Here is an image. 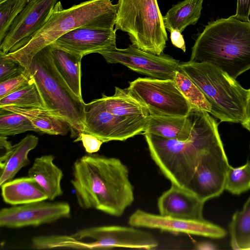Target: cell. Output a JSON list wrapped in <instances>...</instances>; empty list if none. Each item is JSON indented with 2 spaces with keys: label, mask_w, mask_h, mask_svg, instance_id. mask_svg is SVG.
I'll list each match as a JSON object with an SVG mask.
<instances>
[{
  "label": "cell",
  "mask_w": 250,
  "mask_h": 250,
  "mask_svg": "<svg viewBox=\"0 0 250 250\" xmlns=\"http://www.w3.org/2000/svg\"><path fill=\"white\" fill-rule=\"evenodd\" d=\"M71 183L83 209L119 217L134 200L128 168L116 158L89 154L77 159Z\"/></svg>",
  "instance_id": "6da1fadb"
},
{
  "label": "cell",
  "mask_w": 250,
  "mask_h": 250,
  "mask_svg": "<svg viewBox=\"0 0 250 250\" xmlns=\"http://www.w3.org/2000/svg\"><path fill=\"white\" fill-rule=\"evenodd\" d=\"M190 136L185 141L145 134L151 158L171 183L186 187L202 157L223 147L218 123L209 113L193 108Z\"/></svg>",
  "instance_id": "7a4b0ae2"
},
{
  "label": "cell",
  "mask_w": 250,
  "mask_h": 250,
  "mask_svg": "<svg viewBox=\"0 0 250 250\" xmlns=\"http://www.w3.org/2000/svg\"><path fill=\"white\" fill-rule=\"evenodd\" d=\"M189 61L211 63L236 79L250 69V21L233 15L208 22L196 39Z\"/></svg>",
  "instance_id": "3957f363"
},
{
  "label": "cell",
  "mask_w": 250,
  "mask_h": 250,
  "mask_svg": "<svg viewBox=\"0 0 250 250\" xmlns=\"http://www.w3.org/2000/svg\"><path fill=\"white\" fill-rule=\"evenodd\" d=\"M117 7L112 0H89L63 9L58 1L45 24L31 40L16 51L5 53V56L17 62L31 59L42 48L76 28L114 29Z\"/></svg>",
  "instance_id": "277c9868"
},
{
  "label": "cell",
  "mask_w": 250,
  "mask_h": 250,
  "mask_svg": "<svg viewBox=\"0 0 250 250\" xmlns=\"http://www.w3.org/2000/svg\"><path fill=\"white\" fill-rule=\"evenodd\" d=\"M18 63L29 73L45 108L65 120L70 127L71 137L76 138L84 129L85 103L73 93L57 70L50 45Z\"/></svg>",
  "instance_id": "5b68a950"
},
{
  "label": "cell",
  "mask_w": 250,
  "mask_h": 250,
  "mask_svg": "<svg viewBox=\"0 0 250 250\" xmlns=\"http://www.w3.org/2000/svg\"><path fill=\"white\" fill-rule=\"evenodd\" d=\"M179 66L203 93L211 106L210 114L220 122L243 123L248 89L216 66L188 61Z\"/></svg>",
  "instance_id": "8992f818"
},
{
  "label": "cell",
  "mask_w": 250,
  "mask_h": 250,
  "mask_svg": "<svg viewBox=\"0 0 250 250\" xmlns=\"http://www.w3.org/2000/svg\"><path fill=\"white\" fill-rule=\"evenodd\" d=\"M116 31L126 32L139 49L161 55L167 36L157 0H118Z\"/></svg>",
  "instance_id": "52a82bcc"
},
{
  "label": "cell",
  "mask_w": 250,
  "mask_h": 250,
  "mask_svg": "<svg viewBox=\"0 0 250 250\" xmlns=\"http://www.w3.org/2000/svg\"><path fill=\"white\" fill-rule=\"evenodd\" d=\"M127 89L150 115L184 117L194 108L173 79L139 78L130 82Z\"/></svg>",
  "instance_id": "ba28073f"
},
{
  "label": "cell",
  "mask_w": 250,
  "mask_h": 250,
  "mask_svg": "<svg viewBox=\"0 0 250 250\" xmlns=\"http://www.w3.org/2000/svg\"><path fill=\"white\" fill-rule=\"evenodd\" d=\"M147 119H135L115 115L108 112L101 98L85 104L84 129L103 143L125 141L144 133Z\"/></svg>",
  "instance_id": "9c48e42d"
},
{
  "label": "cell",
  "mask_w": 250,
  "mask_h": 250,
  "mask_svg": "<svg viewBox=\"0 0 250 250\" xmlns=\"http://www.w3.org/2000/svg\"><path fill=\"white\" fill-rule=\"evenodd\" d=\"M109 63H120L139 73L159 79H173L179 62L172 57L144 51L133 44L126 48L116 46L98 53Z\"/></svg>",
  "instance_id": "30bf717a"
},
{
  "label": "cell",
  "mask_w": 250,
  "mask_h": 250,
  "mask_svg": "<svg viewBox=\"0 0 250 250\" xmlns=\"http://www.w3.org/2000/svg\"><path fill=\"white\" fill-rule=\"evenodd\" d=\"M83 239L92 250H106L114 248L151 250L158 242L150 233L131 227L104 226L84 229Z\"/></svg>",
  "instance_id": "8fae6325"
},
{
  "label": "cell",
  "mask_w": 250,
  "mask_h": 250,
  "mask_svg": "<svg viewBox=\"0 0 250 250\" xmlns=\"http://www.w3.org/2000/svg\"><path fill=\"white\" fill-rule=\"evenodd\" d=\"M58 0H29L0 43L7 54L25 45L45 24Z\"/></svg>",
  "instance_id": "7c38bea8"
},
{
  "label": "cell",
  "mask_w": 250,
  "mask_h": 250,
  "mask_svg": "<svg viewBox=\"0 0 250 250\" xmlns=\"http://www.w3.org/2000/svg\"><path fill=\"white\" fill-rule=\"evenodd\" d=\"M70 214L67 202L37 201L2 208L0 226L11 229L38 227L69 218Z\"/></svg>",
  "instance_id": "4fadbf2b"
},
{
  "label": "cell",
  "mask_w": 250,
  "mask_h": 250,
  "mask_svg": "<svg viewBox=\"0 0 250 250\" xmlns=\"http://www.w3.org/2000/svg\"><path fill=\"white\" fill-rule=\"evenodd\" d=\"M229 166L224 146L212 150L201 159L186 187L205 202L218 197L225 190L226 172Z\"/></svg>",
  "instance_id": "5bb4252c"
},
{
  "label": "cell",
  "mask_w": 250,
  "mask_h": 250,
  "mask_svg": "<svg viewBox=\"0 0 250 250\" xmlns=\"http://www.w3.org/2000/svg\"><path fill=\"white\" fill-rule=\"evenodd\" d=\"M128 223L130 226L134 227L158 229L212 238H221L227 234L222 228L205 220L180 219L153 214L140 209L129 216Z\"/></svg>",
  "instance_id": "9a60e30c"
},
{
  "label": "cell",
  "mask_w": 250,
  "mask_h": 250,
  "mask_svg": "<svg viewBox=\"0 0 250 250\" xmlns=\"http://www.w3.org/2000/svg\"><path fill=\"white\" fill-rule=\"evenodd\" d=\"M116 31L114 29L80 27L64 34L54 42L63 49L83 57L116 46Z\"/></svg>",
  "instance_id": "2e32d148"
},
{
  "label": "cell",
  "mask_w": 250,
  "mask_h": 250,
  "mask_svg": "<svg viewBox=\"0 0 250 250\" xmlns=\"http://www.w3.org/2000/svg\"><path fill=\"white\" fill-rule=\"evenodd\" d=\"M205 203L188 188L171 183L170 188L159 197L157 206L161 215L203 220Z\"/></svg>",
  "instance_id": "e0dca14e"
},
{
  "label": "cell",
  "mask_w": 250,
  "mask_h": 250,
  "mask_svg": "<svg viewBox=\"0 0 250 250\" xmlns=\"http://www.w3.org/2000/svg\"><path fill=\"white\" fill-rule=\"evenodd\" d=\"M192 128L193 121L190 112L184 117L149 115L144 134L185 141L190 136Z\"/></svg>",
  "instance_id": "ac0fdd59"
},
{
  "label": "cell",
  "mask_w": 250,
  "mask_h": 250,
  "mask_svg": "<svg viewBox=\"0 0 250 250\" xmlns=\"http://www.w3.org/2000/svg\"><path fill=\"white\" fill-rule=\"evenodd\" d=\"M54 158L52 155L37 157L28 171V176L35 179L50 200L63 193L61 185L63 172L53 163Z\"/></svg>",
  "instance_id": "d6986e66"
},
{
  "label": "cell",
  "mask_w": 250,
  "mask_h": 250,
  "mask_svg": "<svg viewBox=\"0 0 250 250\" xmlns=\"http://www.w3.org/2000/svg\"><path fill=\"white\" fill-rule=\"evenodd\" d=\"M53 63L73 93L83 99L81 87V60L83 56L58 46L49 44Z\"/></svg>",
  "instance_id": "ffe728a7"
},
{
  "label": "cell",
  "mask_w": 250,
  "mask_h": 250,
  "mask_svg": "<svg viewBox=\"0 0 250 250\" xmlns=\"http://www.w3.org/2000/svg\"><path fill=\"white\" fill-rule=\"evenodd\" d=\"M0 187L3 201L12 206L48 199L42 188L34 178L28 176L12 179Z\"/></svg>",
  "instance_id": "44dd1931"
},
{
  "label": "cell",
  "mask_w": 250,
  "mask_h": 250,
  "mask_svg": "<svg viewBox=\"0 0 250 250\" xmlns=\"http://www.w3.org/2000/svg\"><path fill=\"white\" fill-rule=\"evenodd\" d=\"M0 108L25 116L40 133L65 135L70 131L65 120L44 107L21 108L9 105Z\"/></svg>",
  "instance_id": "7402d4cb"
},
{
  "label": "cell",
  "mask_w": 250,
  "mask_h": 250,
  "mask_svg": "<svg viewBox=\"0 0 250 250\" xmlns=\"http://www.w3.org/2000/svg\"><path fill=\"white\" fill-rule=\"evenodd\" d=\"M39 139L35 135L29 134L18 143L13 145L12 150L2 164H0V186L13 179L17 173L28 165L29 152L35 148Z\"/></svg>",
  "instance_id": "603a6c76"
},
{
  "label": "cell",
  "mask_w": 250,
  "mask_h": 250,
  "mask_svg": "<svg viewBox=\"0 0 250 250\" xmlns=\"http://www.w3.org/2000/svg\"><path fill=\"white\" fill-rule=\"evenodd\" d=\"M106 109L115 115L135 119H147L150 114L145 106L132 97L127 88L115 87L113 95L102 94L101 98Z\"/></svg>",
  "instance_id": "cb8c5ba5"
},
{
  "label": "cell",
  "mask_w": 250,
  "mask_h": 250,
  "mask_svg": "<svg viewBox=\"0 0 250 250\" xmlns=\"http://www.w3.org/2000/svg\"><path fill=\"white\" fill-rule=\"evenodd\" d=\"M203 2V0H184L173 5L163 16L166 28L182 33L188 26L195 24L201 16Z\"/></svg>",
  "instance_id": "d4e9b609"
},
{
  "label": "cell",
  "mask_w": 250,
  "mask_h": 250,
  "mask_svg": "<svg viewBox=\"0 0 250 250\" xmlns=\"http://www.w3.org/2000/svg\"><path fill=\"white\" fill-rule=\"evenodd\" d=\"M229 228L232 249L250 250V196L243 209L234 213Z\"/></svg>",
  "instance_id": "484cf974"
},
{
  "label": "cell",
  "mask_w": 250,
  "mask_h": 250,
  "mask_svg": "<svg viewBox=\"0 0 250 250\" xmlns=\"http://www.w3.org/2000/svg\"><path fill=\"white\" fill-rule=\"evenodd\" d=\"M9 105L21 108H45L39 90L33 81L0 99V107Z\"/></svg>",
  "instance_id": "4316f807"
},
{
  "label": "cell",
  "mask_w": 250,
  "mask_h": 250,
  "mask_svg": "<svg viewBox=\"0 0 250 250\" xmlns=\"http://www.w3.org/2000/svg\"><path fill=\"white\" fill-rule=\"evenodd\" d=\"M173 80L181 93L194 108L210 113L211 106L209 102L195 83L180 67L176 71Z\"/></svg>",
  "instance_id": "83f0119b"
},
{
  "label": "cell",
  "mask_w": 250,
  "mask_h": 250,
  "mask_svg": "<svg viewBox=\"0 0 250 250\" xmlns=\"http://www.w3.org/2000/svg\"><path fill=\"white\" fill-rule=\"evenodd\" d=\"M27 131L38 132L25 116L0 108V136H12Z\"/></svg>",
  "instance_id": "f1b7e54d"
},
{
  "label": "cell",
  "mask_w": 250,
  "mask_h": 250,
  "mask_svg": "<svg viewBox=\"0 0 250 250\" xmlns=\"http://www.w3.org/2000/svg\"><path fill=\"white\" fill-rule=\"evenodd\" d=\"M225 189L236 195L250 189V161L237 167L229 166L226 172Z\"/></svg>",
  "instance_id": "f546056e"
},
{
  "label": "cell",
  "mask_w": 250,
  "mask_h": 250,
  "mask_svg": "<svg viewBox=\"0 0 250 250\" xmlns=\"http://www.w3.org/2000/svg\"><path fill=\"white\" fill-rule=\"evenodd\" d=\"M28 0H0V43Z\"/></svg>",
  "instance_id": "4dcf8cb0"
},
{
  "label": "cell",
  "mask_w": 250,
  "mask_h": 250,
  "mask_svg": "<svg viewBox=\"0 0 250 250\" xmlns=\"http://www.w3.org/2000/svg\"><path fill=\"white\" fill-rule=\"evenodd\" d=\"M32 81L29 73L24 68L16 75L0 82V99L29 83Z\"/></svg>",
  "instance_id": "1f68e13d"
},
{
  "label": "cell",
  "mask_w": 250,
  "mask_h": 250,
  "mask_svg": "<svg viewBox=\"0 0 250 250\" xmlns=\"http://www.w3.org/2000/svg\"><path fill=\"white\" fill-rule=\"evenodd\" d=\"M5 54L0 50V82L16 75L24 69L17 62L5 57Z\"/></svg>",
  "instance_id": "d6a6232c"
},
{
  "label": "cell",
  "mask_w": 250,
  "mask_h": 250,
  "mask_svg": "<svg viewBox=\"0 0 250 250\" xmlns=\"http://www.w3.org/2000/svg\"><path fill=\"white\" fill-rule=\"evenodd\" d=\"M74 141H81L85 151L88 154L98 152L103 143L96 137L85 132L81 133Z\"/></svg>",
  "instance_id": "836d02e7"
},
{
  "label": "cell",
  "mask_w": 250,
  "mask_h": 250,
  "mask_svg": "<svg viewBox=\"0 0 250 250\" xmlns=\"http://www.w3.org/2000/svg\"><path fill=\"white\" fill-rule=\"evenodd\" d=\"M250 0H237L236 13L234 17L243 21H250Z\"/></svg>",
  "instance_id": "e575fe53"
},
{
  "label": "cell",
  "mask_w": 250,
  "mask_h": 250,
  "mask_svg": "<svg viewBox=\"0 0 250 250\" xmlns=\"http://www.w3.org/2000/svg\"><path fill=\"white\" fill-rule=\"evenodd\" d=\"M12 146L11 143L8 140L7 136H0V164L5 161Z\"/></svg>",
  "instance_id": "d590c367"
},
{
  "label": "cell",
  "mask_w": 250,
  "mask_h": 250,
  "mask_svg": "<svg viewBox=\"0 0 250 250\" xmlns=\"http://www.w3.org/2000/svg\"><path fill=\"white\" fill-rule=\"evenodd\" d=\"M170 39L172 44L175 47L179 48L185 52L186 44L182 33L175 29L171 30Z\"/></svg>",
  "instance_id": "8d00e7d4"
},
{
  "label": "cell",
  "mask_w": 250,
  "mask_h": 250,
  "mask_svg": "<svg viewBox=\"0 0 250 250\" xmlns=\"http://www.w3.org/2000/svg\"><path fill=\"white\" fill-rule=\"evenodd\" d=\"M248 95L245 107V120L243 126L250 131V88L248 89Z\"/></svg>",
  "instance_id": "74e56055"
},
{
  "label": "cell",
  "mask_w": 250,
  "mask_h": 250,
  "mask_svg": "<svg viewBox=\"0 0 250 250\" xmlns=\"http://www.w3.org/2000/svg\"><path fill=\"white\" fill-rule=\"evenodd\" d=\"M196 249L198 250L214 249L213 246L208 243H201L196 246Z\"/></svg>",
  "instance_id": "f35d334b"
},
{
  "label": "cell",
  "mask_w": 250,
  "mask_h": 250,
  "mask_svg": "<svg viewBox=\"0 0 250 250\" xmlns=\"http://www.w3.org/2000/svg\"></svg>",
  "instance_id": "ab89813d"
}]
</instances>
